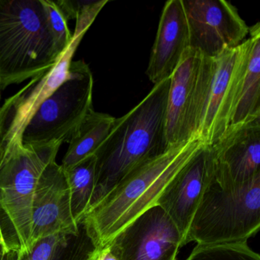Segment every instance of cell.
Wrapping results in <instances>:
<instances>
[{
    "label": "cell",
    "instance_id": "cell-16",
    "mask_svg": "<svg viewBox=\"0 0 260 260\" xmlns=\"http://www.w3.org/2000/svg\"><path fill=\"white\" fill-rule=\"evenodd\" d=\"M243 72L237 88L231 124L260 118V24L249 27ZM229 125V126H230Z\"/></svg>",
    "mask_w": 260,
    "mask_h": 260
},
{
    "label": "cell",
    "instance_id": "cell-20",
    "mask_svg": "<svg viewBox=\"0 0 260 260\" xmlns=\"http://www.w3.org/2000/svg\"><path fill=\"white\" fill-rule=\"evenodd\" d=\"M55 2L67 20L76 19L75 31L73 36L83 37L100 10L107 4L108 1L88 2L75 0H58Z\"/></svg>",
    "mask_w": 260,
    "mask_h": 260
},
{
    "label": "cell",
    "instance_id": "cell-26",
    "mask_svg": "<svg viewBox=\"0 0 260 260\" xmlns=\"http://www.w3.org/2000/svg\"><path fill=\"white\" fill-rule=\"evenodd\" d=\"M4 150H3L2 146H1V144H0V164H1V162H2L3 159H4Z\"/></svg>",
    "mask_w": 260,
    "mask_h": 260
},
{
    "label": "cell",
    "instance_id": "cell-13",
    "mask_svg": "<svg viewBox=\"0 0 260 260\" xmlns=\"http://www.w3.org/2000/svg\"><path fill=\"white\" fill-rule=\"evenodd\" d=\"M214 179V162L210 147H205L178 173L164 191L157 205L186 237L193 216L210 184Z\"/></svg>",
    "mask_w": 260,
    "mask_h": 260
},
{
    "label": "cell",
    "instance_id": "cell-19",
    "mask_svg": "<svg viewBox=\"0 0 260 260\" xmlns=\"http://www.w3.org/2000/svg\"><path fill=\"white\" fill-rule=\"evenodd\" d=\"M185 260H260V256L245 242L196 245Z\"/></svg>",
    "mask_w": 260,
    "mask_h": 260
},
{
    "label": "cell",
    "instance_id": "cell-21",
    "mask_svg": "<svg viewBox=\"0 0 260 260\" xmlns=\"http://www.w3.org/2000/svg\"><path fill=\"white\" fill-rule=\"evenodd\" d=\"M48 26L59 51L63 54L72 42L73 35L68 28V21L55 1L42 0Z\"/></svg>",
    "mask_w": 260,
    "mask_h": 260
},
{
    "label": "cell",
    "instance_id": "cell-22",
    "mask_svg": "<svg viewBox=\"0 0 260 260\" xmlns=\"http://www.w3.org/2000/svg\"><path fill=\"white\" fill-rule=\"evenodd\" d=\"M74 235L57 234L44 237L32 246L21 260H54L57 254Z\"/></svg>",
    "mask_w": 260,
    "mask_h": 260
},
{
    "label": "cell",
    "instance_id": "cell-14",
    "mask_svg": "<svg viewBox=\"0 0 260 260\" xmlns=\"http://www.w3.org/2000/svg\"><path fill=\"white\" fill-rule=\"evenodd\" d=\"M190 48L189 31L182 0L166 3L146 74L156 85L170 78Z\"/></svg>",
    "mask_w": 260,
    "mask_h": 260
},
{
    "label": "cell",
    "instance_id": "cell-5",
    "mask_svg": "<svg viewBox=\"0 0 260 260\" xmlns=\"http://www.w3.org/2000/svg\"><path fill=\"white\" fill-rule=\"evenodd\" d=\"M259 228L260 175L230 188H221L214 179L193 216L186 244L245 243Z\"/></svg>",
    "mask_w": 260,
    "mask_h": 260
},
{
    "label": "cell",
    "instance_id": "cell-4",
    "mask_svg": "<svg viewBox=\"0 0 260 260\" xmlns=\"http://www.w3.org/2000/svg\"><path fill=\"white\" fill-rule=\"evenodd\" d=\"M60 144L15 146L0 164V220L12 251L28 250L33 202L47 167L56 161Z\"/></svg>",
    "mask_w": 260,
    "mask_h": 260
},
{
    "label": "cell",
    "instance_id": "cell-10",
    "mask_svg": "<svg viewBox=\"0 0 260 260\" xmlns=\"http://www.w3.org/2000/svg\"><path fill=\"white\" fill-rule=\"evenodd\" d=\"M109 245L120 260H178L185 243L174 222L156 205L135 219Z\"/></svg>",
    "mask_w": 260,
    "mask_h": 260
},
{
    "label": "cell",
    "instance_id": "cell-25",
    "mask_svg": "<svg viewBox=\"0 0 260 260\" xmlns=\"http://www.w3.org/2000/svg\"><path fill=\"white\" fill-rule=\"evenodd\" d=\"M16 254L7 243L0 220V260H14Z\"/></svg>",
    "mask_w": 260,
    "mask_h": 260
},
{
    "label": "cell",
    "instance_id": "cell-6",
    "mask_svg": "<svg viewBox=\"0 0 260 260\" xmlns=\"http://www.w3.org/2000/svg\"><path fill=\"white\" fill-rule=\"evenodd\" d=\"M246 41L215 57L202 56L190 119L191 138L214 144L231 124L243 72Z\"/></svg>",
    "mask_w": 260,
    "mask_h": 260
},
{
    "label": "cell",
    "instance_id": "cell-18",
    "mask_svg": "<svg viewBox=\"0 0 260 260\" xmlns=\"http://www.w3.org/2000/svg\"><path fill=\"white\" fill-rule=\"evenodd\" d=\"M63 171L71 191L73 216L80 226L92 205L96 178V157L95 154L88 156Z\"/></svg>",
    "mask_w": 260,
    "mask_h": 260
},
{
    "label": "cell",
    "instance_id": "cell-17",
    "mask_svg": "<svg viewBox=\"0 0 260 260\" xmlns=\"http://www.w3.org/2000/svg\"><path fill=\"white\" fill-rule=\"evenodd\" d=\"M115 120L112 115L95 112L93 109L70 139L69 147L60 165L62 168L67 170L95 154L109 135Z\"/></svg>",
    "mask_w": 260,
    "mask_h": 260
},
{
    "label": "cell",
    "instance_id": "cell-23",
    "mask_svg": "<svg viewBox=\"0 0 260 260\" xmlns=\"http://www.w3.org/2000/svg\"><path fill=\"white\" fill-rule=\"evenodd\" d=\"M81 234L71 236L54 260H83L89 251H86V243L89 239L83 238Z\"/></svg>",
    "mask_w": 260,
    "mask_h": 260
},
{
    "label": "cell",
    "instance_id": "cell-1",
    "mask_svg": "<svg viewBox=\"0 0 260 260\" xmlns=\"http://www.w3.org/2000/svg\"><path fill=\"white\" fill-rule=\"evenodd\" d=\"M204 147L196 138L170 146L123 178L91 207L82 222L92 246L109 244L135 219L156 206L170 182Z\"/></svg>",
    "mask_w": 260,
    "mask_h": 260
},
{
    "label": "cell",
    "instance_id": "cell-15",
    "mask_svg": "<svg viewBox=\"0 0 260 260\" xmlns=\"http://www.w3.org/2000/svg\"><path fill=\"white\" fill-rule=\"evenodd\" d=\"M202 55L189 48L170 77L165 120L167 148L191 139L190 119Z\"/></svg>",
    "mask_w": 260,
    "mask_h": 260
},
{
    "label": "cell",
    "instance_id": "cell-24",
    "mask_svg": "<svg viewBox=\"0 0 260 260\" xmlns=\"http://www.w3.org/2000/svg\"><path fill=\"white\" fill-rule=\"evenodd\" d=\"M83 260H120L109 244L93 247L86 254Z\"/></svg>",
    "mask_w": 260,
    "mask_h": 260
},
{
    "label": "cell",
    "instance_id": "cell-2",
    "mask_svg": "<svg viewBox=\"0 0 260 260\" xmlns=\"http://www.w3.org/2000/svg\"><path fill=\"white\" fill-rule=\"evenodd\" d=\"M170 86V78L154 85L130 112L115 118L109 135L95 153L96 178L91 207L132 170L167 150L165 120Z\"/></svg>",
    "mask_w": 260,
    "mask_h": 260
},
{
    "label": "cell",
    "instance_id": "cell-12",
    "mask_svg": "<svg viewBox=\"0 0 260 260\" xmlns=\"http://www.w3.org/2000/svg\"><path fill=\"white\" fill-rule=\"evenodd\" d=\"M80 225L71 211V191L61 166L51 162L36 188L28 250L41 239L54 234L78 235Z\"/></svg>",
    "mask_w": 260,
    "mask_h": 260
},
{
    "label": "cell",
    "instance_id": "cell-9",
    "mask_svg": "<svg viewBox=\"0 0 260 260\" xmlns=\"http://www.w3.org/2000/svg\"><path fill=\"white\" fill-rule=\"evenodd\" d=\"M83 37H74L58 62L31 79L0 107V144L4 155L22 144L24 130L42 103L66 80L74 54Z\"/></svg>",
    "mask_w": 260,
    "mask_h": 260
},
{
    "label": "cell",
    "instance_id": "cell-11",
    "mask_svg": "<svg viewBox=\"0 0 260 260\" xmlns=\"http://www.w3.org/2000/svg\"><path fill=\"white\" fill-rule=\"evenodd\" d=\"M210 148L214 181L221 188L250 182L260 175V118L231 124Z\"/></svg>",
    "mask_w": 260,
    "mask_h": 260
},
{
    "label": "cell",
    "instance_id": "cell-3",
    "mask_svg": "<svg viewBox=\"0 0 260 260\" xmlns=\"http://www.w3.org/2000/svg\"><path fill=\"white\" fill-rule=\"evenodd\" d=\"M63 54L42 0H0V91L42 75Z\"/></svg>",
    "mask_w": 260,
    "mask_h": 260
},
{
    "label": "cell",
    "instance_id": "cell-8",
    "mask_svg": "<svg viewBox=\"0 0 260 260\" xmlns=\"http://www.w3.org/2000/svg\"><path fill=\"white\" fill-rule=\"evenodd\" d=\"M189 31L190 48L215 57L244 42L249 27L237 8L225 0H182Z\"/></svg>",
    "mask_w": 260,
    "mask_h": 260
},
{
    "label": "cell",
    "instance_id": "cell-7",
    "mask_svg": "<svg viewBox=\"0 0 260 260\" xmlns=\"http://www.w3.org/2000/svg\"><path fill=\"white\" fill-rule=\"evenodd\" d=\"M93 76L83 60L72 61L66 80L42 103L25 127L24 145L69 142L77 127L93 110Z\"/></svg>",
    "mask_w": 260,
    "mask_h": 260
}]
</instances>
